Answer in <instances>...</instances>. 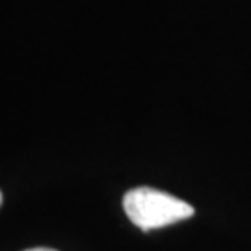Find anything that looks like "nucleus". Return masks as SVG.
Wrapping results in <instances>:
<instances>
[{
	"mask_svg": "<svg viewBox=\"0 0 251 251\" xmlns=\"http://www.w3.org/2000/svg\"><path fill=\"white\" fill-rule=\"evenodd\" d=\"M123 208L128 220L142 231L160 229L194 216L190 203L147 186L128 190L123 198Z\"/></svg>",
	"mask_w": 251,
	"mask_h": 251,
	"instance_id": "obj_1",
	"label": "nucleus"
},
{
	"mask_svg": "<svg viewBox=\"0 0 251 251\" xmlns=\"http://www.w3.org/2000/svg\"><path fill=\"white\" fill-rule=\"evenodd\" d=\"M26 251H56V250H49V248H34V250H26Z\"/></svg>",
	"mask_w": 251,
	"mask_h": 251,
	"instance_id": "obj_2",
	"label": "nucleus"
},
{
	"mask_svg": "<svg viewBox=\"0 0 251 251\" xmlns=\"http://www.w3.org/2000/svg\"><path fill=\"white\" fill-rule=\"evenodd\" d=\"M0 203H2V194H0Z\"/></svg>",
	"mask_w": 251,
	"mask_h": 251,
	"instance_id": "obj_3",
	"label": "nucleus"
}]
</instances>
